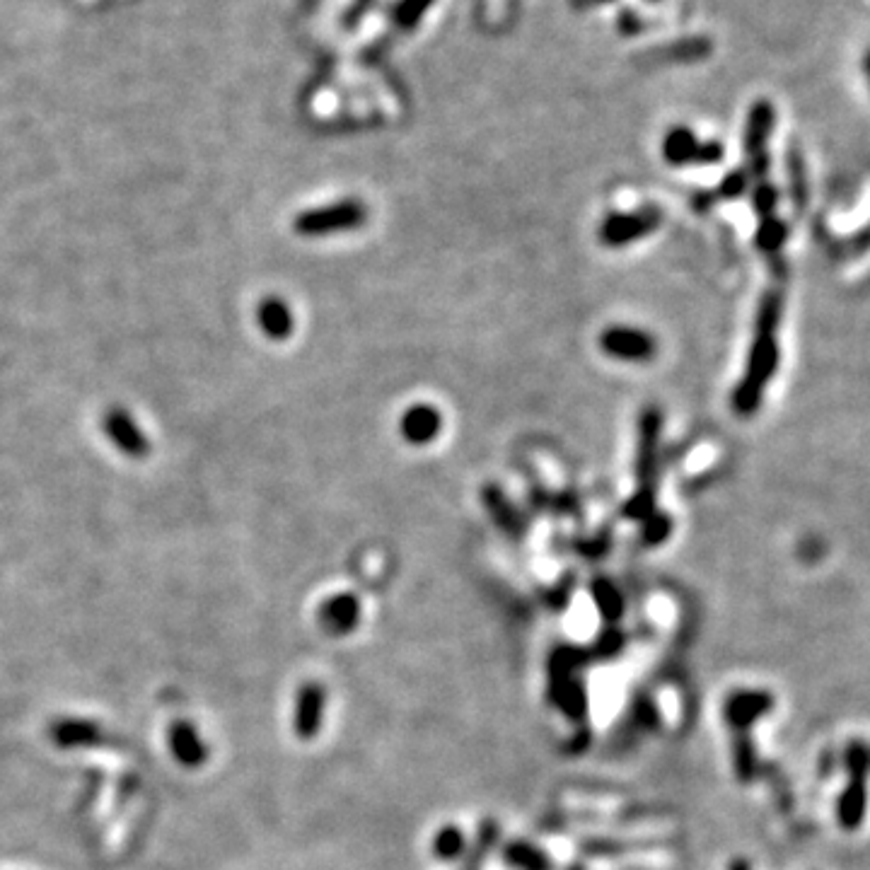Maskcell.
<instances>
[{"instance_id": "cell-1", "label": "cell", "mask_w": 870, "mask_h": 870, "mask_svg": "<svg viewBox=\"0 0 870 870\" xmlns=\"http://www.w3.org/2000/svg\"><path fill=\"white\" fill-rule=\"evenodd\" d=\"M783 317V290L769 288L762 295L754 317V339L747 356L745 375L733 392V411L738 416H754L762 406L764 392L779 368V327Z\"/></svg>"}, {"instance_id": "cell-2", "label": "cell", "mask_w": 870, "mask_h": 870, "mask_svg": "<svg viewBox=\"0 0 870 870\" xmlns=\"http://www.w3.org/2000/svg\"><path fill=\"white\" fill-rule=\"evenodd\" d=\"M660 416L658 409L648 406L643 409L638 421V464H636V493L626 501L624 515L631 520L643 522L655 513V474H658V440H660Z\"/></svg>"}, {"instance_id": "cell-3", "label": "cell", "mask_w": 870, "mask_h": 870, "mask_svg": "<svg viewBox=\"0 0 870 870\" xmlns=\"http://www.w3.org/2000/svg\"><path fill=\"white\" fill-rule=\"evenodd\" d=\"M776 126V109L767 100H759L752 104L750 116H747L745 126V155H747V177L752 182H764L769 174V136Z\"/></svg>"}, {"instance_id": "cell-4", "label": "cell", "mask_w": 870, "mask_h": 870, "mask_svg": "<svg viewBox=\"0 0 870 870\" xmlns=\"http://www.w3.org/2000/svg\"><path fill=\"white\" fill-rule=\"evenodd\" d=\"M365 206L361 201L348 199L339 203H329V206L312 208V211H303L295 218L293 228L298 235L303 237H324L334 235L341 230H353L361 228L365 223Z\"/></svg>"}, {"instance_id": "cell-5", "label": "cell", "mask_w": 870, "mask_h": 870, "mask_svg": "<svg viewBox=\"0 0 870 870\" xmlns=\"http://www.w3.org/2000/svg\"><path fill=\"white\" fill-rule=\"evenodd\" d=\"M660 220H663V216H660L658 208H646V211L636 213H612V216L602 220L600 240L607 247L629 245V242L651 235L660 225Z\"/></svg>"}, {"instance_id": "cell-6", "label": "cell", "mask_w": 870, "mask_h": 870, "mask_svg": "<svg viewBox=\"0 0 870 870\" xmlns=\"http://www.w3.org/2000/svg\"><path fill=\"white\" fill-rule=\"evenodd\" d=\"M665 160L670 165H713V162L723 160V145L716 141L701 143L692 131L684 129H672L667 133L663 143Z\"/></svg>"}, {"instance_id": "cell-7", "label": "cell", "mask_w": 870, "mask_h": 870, "mask_svg": "<svg viewBox=\"0 0 870 870\" xmlns=\"http://www.w3.org/2000/svg\"><path fill=\"white\" fill-rule=\"evenodd\" d=\"M600 348L617 361L643 363L655 356V339L643 329L607 327L600 336Z\"/></svg>"}, {"instance_id": "cell-8", "label": "cell", "mask_w": 870, "mask_h": 870, "mask_svg": "<svg viewBox=\"0 0 870 870\" xmlns=\"http://www.w3.org/2000/svg\"><path fill=\"white\" fill-rule=\"evenodd\" d=\"M774 696L769 692H754V689H742V692L730 694L725 701V721L730 728L747 733L754 723L774 709Z\"/></svg>"}, {"instance_id": "cell-9", "label": "cell", "mask_w": 870, "mask_h": 870, "mask_svg": "<svg viewBox=\"0 0 870 870\" xmlns=\"http://www.w3.org/2000/svg\"><path fill=\"white\" fill-rule=\"evenodd\" d=\"M104 433L109 435V440L119 448L124 455L129 457H145L150 452L148 435L141 431L133 416L124 409H112L104 416Z\"/></svg>"}, {"instance_id": "cell-10", "label": "cell", "mask_w": 870, "mask_h": 870, "mask_svg": "<svg viewBox=\"0 0 870 870\" xmlns=\"http://www.w3.org/2000/svg\"><path fill=\"white\" fill-rule=\"evenodd\" d=\"M324 687L317 682H307L300 687L298 701H295V733L300 740L317 738L319 728H322V713H324Z\"/></svg>"}, {"instance_id": "cell-11", "label": "cell", "mask_w": 870, "mask_h": 870, "mask_svg": "<svg viewBox=\"0 0 870 870\" xmlns=\"http://www.w3.org/2000/svg\"><path fill=\"white\" fill-rule=\"evenodd\" d=\"M361 622V602L356 595L341 593L329 597L322 607H319V624L327 634L344 636L351 634Z\"/></svg>"}, {"instance_id": "cell-12", "label": "cell", "mask_w": 870, "mask_h": 870, "mask_svg": "<svg viewBox=\"0 0 870 870\" xmlns=\"http://www.w3.org/2000/svg\"><path fill=\"white\" fill-rule=\"evenodd\" d=\"M440 428H443V416L431 404H414L399 419L402 438L409 440L411 445H428L438 438Z\"/></svg>"}, {"instance_id": "cell-13", "label": "cell", "mask_w": 870, "mask_h": 870, "mask_svg": "<svg viewBox=\"0 0 870 870\" xmlns=\"http://www.w3.org/2000/svg\"><path fill=\"white\" fill-rule=\"evenodd\" d=\"M788 240V225L783 223L779 216L759 218L757 225V237H754V245L759 252L769 259L771 274L776 278H786V261L781 257V249Z\"/></svg>"}, {"instance_id": "cell-14", "label": "cell", "mask_w": 870, "mask_h": 870, "mask_svg": "<svg viewBox=\"0 0 870 870\" xmlns=\"http://www.w3.org/2000/svg\"><path fill=\"white\" fill-rule=\"evenodd\" d=\"M170 750L184 767H201L208 759V747L201 740L199 730L189 721H179L170 728Z\"/></svg>"}, {"instance_id": "cell-15", "label": "cell", "mask_w": 870, "mask_h": 870, "mask_svg": "<svg viewBox=\"0 0 870 870\" xmlns=\"http://www.w3.org/2000/svg\"><path fill=\"white\" fill-rule=\"evenodd\" d=\"M257 319L261 332L269 336V339L283 341L293 334V327H295L293 312H290V307L283 303L281 298L261 300Z\"/></svg>"}, {"instance_id": "cell-16", "label": "cell", "mask_w": 870, "mask_h": 870, "mask_svg": "<svg viewBox=\"0 0 870 870\" xmlns=\"http://www.w3.org/2000/svg\"><path fill=\"white\" fill-rule=\"evenodd\" d=\"M868 808V793H866V781L863 779H851L849 786L841 793L837 812L839 822L844 829H856L866 817Z\"/></svg>"}, {"instance_id": "cell-17", "label": "cell", "mask_w": 870, "mask_h": 870, "mask_svg": "<svg viewBox=\"0 0 870 870\" xmlns=\"http://www.w3.org/2000/svg\"><path fill=\"white\" fill-rule=\"evenodd\" d=\"M51 738L61 747H85L100 740V728L90 721H61L51 728Z\"/></svg>"}, {"instance_id": "cell-18", "label": "cell", "mask_w": 870, "mask_h": 870, "mask_svg": "<svg viewBox=\"0 0 870 870\" xmlns=\"http://www.w3.org/2000/svg\"><path fill=\"white\" fill-rule=\"evenodd\" d=\"M484 503H486V508H489V513L493 515V520H496L498 525L503 527V530L518 535V532L522 530V522L518 518V513H515V508L510 506L508 498L503 496V493L498 491L496 486H486Z\"/></svg>"}, {"instance_id": "cell-19", "label": "cell", "mask_w": 870, "mask_h": 870, "mask_svg": "<svg viewBox=\"0 0 870 870\" xmlns=\"http://www.w3.org/2000/svg\"><path fill=\"white\" fill-rule=\"evenodd\" d=\"M503 856L510 866L518 870H551L549 858L537 849V846L527 844V841H513L503 849Z\"/></svg>"}, {"instance_id": "cell-20", "label": "cell", "mask_w": 870, "mask_h": 870, "mask_svg": "<svg viewBox=\"0 0 870 870\" xmlns=\"http://www.w3.org/2000/svg\"><path fill=\"white\" fill-rule=\"evenodd\" d=\"M786 167H788V184H791V201L796 203L798 208H803L805 199H808V177H805V162H803V155H800L798 145H788Z\"/></svg>"}, {"instance_id": "cell-21", "label": "cell", "mask_w": 870, "mask_h": 870, "mask_svg": "<svg viewBox=\"0 0 870 870\" xmlns=\"http://www.w3.org/2000/svg\"><path fill=\"white\" fill-rule=\"evenodd\" d=\"M747 184H750V177H747L745 170L738 172H730L728 177L723 179L721 187L716 191H711V194L699 196L694 203L699 208H709L713 201H730V199H740V196L747 194Z\"/></svg>"}, {"instance_id": "cell-22", "label": "cell", "mask_w": 870, "mask_h": 870, "mask_svg": "<svg viewBox=\"0 0 870 870\" xmlns=\"http://www.w3.org/2000/svg\"><path fill=\"white\" fill-rule=\"evenodd\" d=\"M464 849H467L464 834L452 825L440 829L438 837L433 841V854L438 856L440 861H455V858H460L464 854Z\"/></svg>"}, {"instance_id": "cell-23", "label": "cell", "mask_w": 870, "mask_h": 870, "mask_svg": "<svg viewBox=\"0 0 870 870\" xmlns=\"http://www.w3.org/2000/svg\"><path fill=\"white\" fill-rule=\"evenodd\" d=\"M844 767L851 779H863L870 774V747L863 740H851L844 750Z\"/></svg>"}, {"instance_id": "cell-24", "label": "cell", "mask_w": 870, "mask_h": 870, "mask_svg": "<svg viewBox=\"0 0 870 870\" xmlns=\"http://www.w3.org/2000/svg\"><path fill=\"white\" fill-rule=\"evenodd\" d=\"M593 593H595V602L597 609H600L602 614L609 619V622H614V619L622 614V595H619V590L614 588L609 580H595L593 585Z\"/></svg>"}, {"instance_id": "cell-25", "label": "cell", "mask_w": 870, "mask_h": 870, "mask_svg": "<svg viewBox=\"0 0 870 870\" xmlns=\"http://www.w3.org/2000/svg\"><path fill=\"white\" fill-rule=\"evenodd\" d=\"M752 206L754 211H757L759 218H769L776 216V206H779V191L771 182H754V191H752Z\"/></svg>"}, {"instance_id": "cell-26", "label": "cell", "mask_w": 870, "mask_h": 870, "mask_svg": "<svg viewBox=\"0 0 870 870\" xmlns=\"http://www.w3.org/2000/svg\"><path fill=\"white\" fill-rule=\"evenodd\" d=\"M670 532H672V520L663 513H653L643 520L641 539L643 544H648V547H655V544H663L665 539L670 537Z\"/></svg>"}, {"instance_id": "cell-27", "label": "cell", "mask_w": 870, "mask_h": 870, "mask_svg": "<svg viewBox=\"0 0 870 870\" xmlns=\"http://www.w3.org/2000/svg\"><path fill=\"white\" fill-rule=\"evenodd\" d=\"M735 769L742 781H750L757 771V757H754V745L745 733H740L738 745H735Z\"/></svg>"}, {"instance_id": "cell-28", "label": "cell", "mask_w": 870, "mask_h": 870, "mask_svg": "<svg viewBox=\"0 0 870 870\" xmlns=\"http://www.w3.org/2000/svg\"><path fill=\"white\" fill-rule=\"evenodd\" d=\"M559 706L564 709L571 718H583L585 713V694L580 684H561L559 692Z\"/></svg>"}, {"instance_id": "cell-29", "label": "cell", "mask_w": 870, "mask_h": 870, "mask_svg": "<svg viewBox=\"0 0 870 870\" xmlns=\"http://www.w3.org/2000/svg\"><path fill=\"white\" fill-rule=\"evenodd\" d=\"M730 870H750V863H747L745 858H735V861L730 863Z\"/></svg>"}, {"instance_id": "cell-30", "label": "cell", "mask_w": 870, "mask_h": 870, "mask_svg": "<svg viewBox=\"0 0 870 870\" xmlns=\"http://www.w3.org/2000/svg\"><path fill=\"white\" fill-rule=\"evenodd\" d=\"M863 73H866L868 85H870V49L866 51V54H863Z\"/></svg>"}]
</instances>
